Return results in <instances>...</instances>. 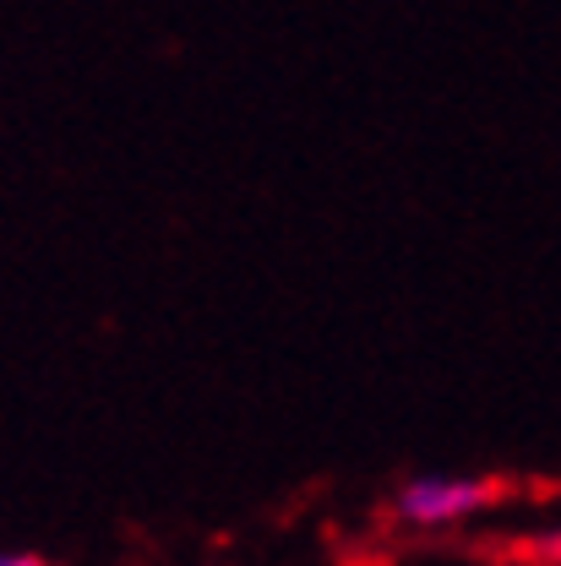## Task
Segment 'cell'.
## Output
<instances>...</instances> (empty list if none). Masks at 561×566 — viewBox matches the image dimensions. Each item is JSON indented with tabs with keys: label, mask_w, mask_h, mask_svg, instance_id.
Returning <instances> with one entry per match:
<instances>
[{
	"label": "cell",
	"mask_w": 561,
	"mask_h": 566,
	"mask_svg": "<svg viewBox=\"0 0 561 566\" xmlns=\"http://www.w3.org/2000/svg\"><path fill=\"white\" fill-rule=\"evenodd\" d=\"M501 480H464V474H425L409 480L398 495V512L420 528H447V523H464L469 512L491 506Z\"/></svg>",
	"instance_id": "6da1fadb"
},
{
	"label": "cell",
	"mask_w": 561,
	"mask_h": 566,
	"mask_svg": "<svg viewBox=\"0 0 561 566\" xmlns=\"http://www.w3.org/2000/svg\"><path fill=\"white\" fill-rule=\"evenodd\" d=\"M0 566H50L44 556H28V551H17V556H0Z\"/></svg>",
	"instance_id": "7a4b0ae2"
}]
</instances>
